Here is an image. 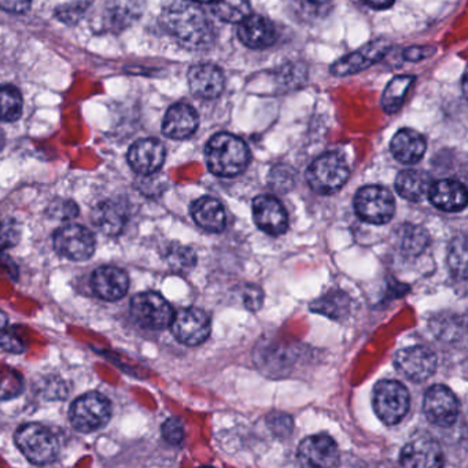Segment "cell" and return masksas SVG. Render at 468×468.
I'll use <instances>...</instances> for the list:
<instances>
[{"mask_svg":"<svg viewBox=\"0 0 468 468\" xmlns=\"http://www.w3.org/2000/svg\"><path fill=\"white\" fill-rule=\"evenodd\" d=\"M413 81H415L413 76H397L388 84L380 100V106L386 113H397L401 109L408 90L412 86Z\"/></svg>","mask_w":468,"mask_h":468,"instance_id":"cell-28","label":"cell"},{"mask_svg":"<svg viewBox=\"0 0 468 468\" xmlns=\"http://www.w3.org/2000/svg\"><path fill=\"white\" fill-rule=\"evenodd\" d=\"M168 264L175 271H187L196 265V254L186 246H174L168 251Z\"/></svg>","mask_w":468,"mask_h":468,"instance_id":"cell-33","label":"cell"},{"mask_svg":"<svg viewBox=\"0 0 468 468\" xmlns=\"http://www.w3.org/2000/svg\"><path fill=\"white\" fill-rule=\"evenodd\" d=\"M372 401L378 418L388 426L399 423L410 410V393L397 380H380L375 386Z\"/></svg>","mask_w":468,"mask_h":468,"instance_id":"cell-5","label":"cell"},{"mask_svg":"<svg viewBox=\"0 0 468 468\" xmlns=\"http://www.w3.org/2000/svg\"><path fill=\"white\" fill-rule=\"evenodd\" d=\"M165 147L157 139H141L131 146L128 163L138 174L153 175L160 171L165 161Z\"/></svg>","mask_w":468,"mask_h":468,"instance_id":"cell-16","label":"cell"},{"mask_svg":"<svg viewBox=\"0 0 468 468\" xmlns=\"http://www.w3.org/2000/svg\"><path fill=\"white\" fill-rule=\"evenodd\" d=\"M391 45L388 39H377L363 46L360 50L344 57L331 67V73L336 78L356 75L368 69L372 65L383 58L390 50Z\"/></svg>","mask_w":468,"mask_h":468,"instance_id":"cell-12","label":"cell"},{"mask_svg":"<svg viewBox=\"0 0 468 468\" xmlns=\"http://www.w3.org/2000/svg\"><path fill=\"white\" fill-rule=\"evenodd\" d=\"M306 2H309V4L311 5H314V6L323 7L325 6V5L331 4L333 0H306Z\"/></svg>","mask_w":468,"mask_h":468,"instance_id":"cell-45","label":"cell"},{"mask_svg":"<svg viewBox=\"0 0 468 468\" xmlns=\"http://www.w3.org/2000/svg\"><path fill=\"white\" fill-rule=\"evenodd\" d=\"M133 319L144 328L164 330L169 327L175 314L171 303L157 292H141L131 303Z\"/></svg>","mask_w":468,"mask_h":468,"instance_id":"cell-8","label":"cell"},{"mask_svg":"<svg viewBox=\"0 0 468 468\" xmlns=\"http://www.w3.org/2000/svg\"><path fill=\"white\" fill-rule=\"evenodd\" d=\"M163 435L172 445H179L185 438V427L176 418L168 419L163 426Z\"/></svg>","mask_w":468,"mask_h":468,"instance_id":"cell-38","label":"cell"},{"mask_svg":"<svg viewBox=\"0 0 468 468\" xmlns=\"http://www.w3.org/2000/svg\"><path fill=\"white\" fill-rule=\"evenodd\" d=\"M399 463L410 468H435L443 464L442 449L430 438H418L401 451Z\"/></svg>","mask_w":468,"mask_h":468,"instance_id":"cell-18","label":"cell"},{"mask_svg":"<svg viewBox=\"0 0 468 468\" xmlns=\"http://www.w3.org/2000/svg\"><path fill=\"white\" fill-rule=\"evenodd\" d=\"M23 95L16 87H0V122H13L23 114Z\"/></svg>","mask_w":468,"mask_h":468,"instance_id":"cell-30","label":"cell"},{"mask_svg":"<svg viewBox=\"0 0 468 468\" xmlns=\"http://www.w3.org/2000/svg\"><path fill=\"white\" fill-rule=\"evenodd\" d=\"M212 12L224 23L239 24L250 15V0H216Z\"/></svg>","mask_w":468,"mask_h":468,"instance_id":"cell-29","label":"cell"},{"mask_svg":"<svg viewBox=\"0 0 468 468\" xmlns=\"http://www.w3.org/2000/svg\"><path fill=\"white\" fill-rule=\"evenodd\" d=\"M142 10V0H111L106 9V18L112 28L122 31L141 17Z\"/></svg>","mask_w":468,"mask_h":468,"instance_id":"cell-26","label":"cell"},{"mask_svg":"<svg viewBox=\"0 0 468 468\" xmlns=\"http://www.w3.org/2000/svg\"><path fill=\"white\" fill-rule=\"evenodd\" d=\"M21 388H23V383L16 372L5 375L4 380L0 382V399H12V397L17 396L20 394Z\"/></svg>","mask_w":468,"mask_h":468,"instance_id":"cell-39","label":"cell"},{"mask_svg":"<svg viewBox=\"0 0 468 468\" xmlns=\"http://www.w3.org/2000/svg\"><path fill=\"white\" fill-rule=\"evenodd\" d=\"M355 209L358 218L366 223L382 226L393 218L394 198L388 188L367 186L356 194Z\"/></svg>","mask_w":468,"mask_h":468,"instance_id":"cell-6","label":"cell"},{"mask_svg":"<svg viewBox=\"0 0 468 468\" xmlns=\"http://www.w3.org/2000/svg\"><path fill=\"white\" fill-rule=\"evenodd\" d=\"M57 253L73 261H86L95 251V238L90 229L83 226L62 227L54 237Z\"/></svg>","mask_w":468,"mask_h":468,"instance_id":"cell-10","label":"cell"},{"mask_svg":"<svg viewBox=\"0 0 468 468\" xmlns=\"http://www.w3.org/2000/svg\"><path fill=\"white\" fill-rule=\"evenodd\" d=\"M0 347L6 352L18 355V353H24L27 346L15 331H5V333H0Z\"/></svg>","mask_w":468,"mask_h":468,"instance_id":"cell-40","label":"cell"},{"mask_svg":"<svg viewBox=\"0 0 468 468\" xmlns=\"http://www.w3.org/2000/svg\"><path fill=\"white\" fill-rule=\"evenodd\" d=\"M199 117L196 109L187 103H176L166 112L163 131L168 138L182 141L190 138L198 128Z\"/></svg>","mask_w":468,"mask_h":468,"instance_id":"cell-21","label":"cell"},{"mask_svg":"<svg viewBox=\"0 0 468 468\" xmlns=\"http://www.w3.org/2000/svg\"><path fill=\"white\" fill-rule=\"evenodd\" d=\"M166 29L177 42L191 50H201L212 45L215 28L204 10L190 0H175L164 12Z\"/></svg>","mask_w":468,"mask_h":468,"instance_id":"cell-1","label":"cell"},{"mask_svg":"<svg viewBox=\"0 0 468 468\" xmlns=\"http://www.w3.org/2000/svg\"><path fill=\"white\" fill-rule=\"evenodd\" d=\"M20 224L16 220L0 221V251L15 248L20 242Z\"/></svg>","mask_w":468,"mask_h":468,"instance_id":"cell-35","label":"cell"},{"mask_svg":"<svg viewBox=\"0 0 468 468\" xmlns=\"http://www.w3.org/2000/svg\"><path fill=\"white\" fill-rule=\"evenodd\" d=\"M124 207L113 201L102 202L92 212V221L106 235H117L124 229Z\"/></svg>","mask_w":468,"mask_h":468,"instance_id":"cell-27","label":"cell"},{"mask_svg":"<svg viewBox=\"0 0 468 468\" xmlns=\"http://www.w3.org/2000/svg\"><path fill=\"white\" fill-rule=\"evenodd\" d=\"M434 53V48H410L404 51V58L407 61L418 62L420 59L429 58Z\"/></svg>","mask_w":468,"mask_h":468,"instance_id":"cell-43","label":"cell"},{"mask_svg":"<svg viewBox=\"0 0 468 468\" xmlns=\"http://www.w3.org/2000/svg\"><path fill=\"white\" fill-rule=\"evenodd\" d=\"M92 289L105 301H119L130 289V278L117 267H101L92 273Z\"/></svg>","mask_w":468,"mask_h":468,"instance_id":"cell-19","label":"cell"},{"mask_svg":"<svg viewBox=\"0 0 468 468\" xmlns=\"http://www.w3.org/2000/svg\"><path fill=\"white\" fill-rule=\"evenodd\" d=\"M190 2H194V4H197V5H204V4L212 5L213 2H216V0H190Z\"/></svg>","mask_w":468,"mask_h":468,"instance_id":"cell-47","label":"cell"},{"mask_svg":"<svg viewBox=\"0 0 468 468\" xmlns=\"http://www.w3.org/2000/svg\"><path fill=\"white\" fill-rule=\"evenodd\" d=\"M314 311L325 316L336 317L345 316L349 309V297L342 292H330L312 305Z\"/></svg>","mask_w":468,"mask_h":468,"instance_id":"cell-31","label":"cell"},{"mask_svg":"<svg viewBox=\"0 0 468 468\" xmlns=\"http://www.w3.org/2000/svg\"><path fill=\"white\" fill-rule=\"evenodd\" d=\"M226 79L223 70L212 64H199L188 72L191 92L202 100H215L223 92Z\"/></svg>","mask_w":468,"mask_h":468,"instance_id":"cell-17","label":"cell"},{"mask_svg":"<svg viewBox=\"0 0 468 468\" xmlns=\"http://www.w3.org/2000/svg\"><path fill=\"white\" fill-rule=\"evenodd\" d=\"M6 325H7L6 314H5L4 311H0V333H2V331H5V328H6Z\"/></svg>","mask_w":468,"mask_h":468,"instance_id":"cell-46","label":"cell"},{"mask_svg":"<svg viewBox=\"0 0 468 468\" xmlns=\"http://www.w3.org/2000/svg\"><path fill=\"white\" fill-rule=\"evenodd\" d=\"M238 37L249 48H267L276 42L275 27L262 16L249 15L238 26Z\"/></svg>","mask_w":468,"mask_h":468,"instance_id":"cell-20","label":"cell"},{"mask_svg":"<svg viewBox=\"0 0 468 468\" xmlns=\"http://www.w3.org/2000/svg\"><path fill=\"white\" fill-rule=\"evenodd\" d=\"M15 440L24 456L34 464H50L58 456V440L50 429L42 424H24L16 432Z\"/></svg>","mask_w":468,"mask_h":468,"instance_id":"cell-3","label":"cell"},{"mask_svg":"<svg viewBox=\"0 0 468 468\" xmlns=\"http://www.w3.org/2000/svg\"><path fill=\"white\" fill-rule=\"evenodd\" d=\"M5 146V133L4 131H2V128H0V152H2V149H4Z\"/></svg>","mask_w":468,"mask_h":468,"instance_id":"cell-48","label":"cell"},{"mask_svg":"<svg viewBox=\"0 0 468 468\" xmlns=\"http://www.w3.org/2000/svg\"><path fill=\"white\" fill-rule=\"evenodd\" d=\"M172 333L180 344L197 346L210 335L212 324L207 312L198 308H186L175 314L171 323Z\"/></svg>","mask_w":468,"mask_h":468,"instance_id":"cell-9","label":"cell"},{"mask_svg":"<svg viewBox=\"0 0 468 468\" xmlns=\"http://www.w3.org/2000/svg\"><path fill=\"white\" fill-rule=\"evenodd\" d=\"M268 423L270 426H273V424H278L279 435H287L292 429V421L290 416L284 415V413H279V415H270L268 418Z\"/></svg>","mask_w":468,"mask_h":468,"instance_id":"cell-42","label":"cell"},{"mask_svg":"<svg viewBox=\"0 0 468 468\" xmlns=\"http://www.w3.org/2000/svg\"><path fill=\"white\" fill-rule=\"evenodd\" d=\"M430 201L443 212H460L467 205V190L456 180H440L429 190Z\"/></svg>","mask_w":468,"mask_h":468,"instance_id":"cell-22","label":"cell"},{"mask_svg":"<svg viewBox=\"0 0 468 468\" xmlns=\"http://www.w3.org/2000/svg\"><path fill=\"white\" fill-rule=\"evenodd\" d=\"M401 238L402 249L410 251V253H419L426 246V232L423 229H418V227H410V229H405L404 235Z\"/></svg>","mask_w":468,"mask_h":468,"instance_id":"cell-37","label":"cell"},{"mask_svg":"<svg viewBox=\"0 0 468 468\" xmlns=\"http://www.w3.org/2000/svg\"><path fill=\"white\" fill-rule=\"evenodd\" d=\"M431 185L429 175L416 169H408L397 176L396 190L407 201L420 202L429 196Z\"/></svg>","mask_w":468,"mask_h":468,"instance_id":"cell-25","label":"cell"},{"mask_svg":"<svg viewBox=\"0 0 468 468\" xmlns=\"http://www.w3.org/2000/svg\"><path fill=\"white\" fill-rule=\"evenodd\" d=\"M298 462L305 467H336L339 464V452L335 441L327 434L306 438L298 448Z\"/></svg>","mask_w":468,"mask_h":468,"instance_id":"cell-14","label":"cell"},{"mask_svg":"<svg viewBox=\"0 0 468 468\" xmlns=\"http://www.w3.org/2000/svg\"><path fill=\"white\" fill-rule=\"evenodd\" d=\"M205 157L213 175L234 177L248 168L250 152L242 139L231 133H218L207 142Z\"/></svg>","mask_w":468,"mask_h":468,"instance_id":"cell-2","label":"cell"},{"mask_svg":"<svg viewBox=\"0 0 468 468\" xmlns=\"http://www.w3.org/2000/svg\"><path fill=\"white\" fill-rule=\"evenodd\" d=\"M193 218L207 232H221L226 229L227 216L223 205L218 199L202 197L191 207Z\"/></svg>","mask_w":468,"mask_h":468,"instance_id":"cell-24","label":"cell"},{"mask_svg":"<svg viewBox=\"0 0 468 468\" xmlns=\"http://www.w3.org/2000/svg\"><path fill=\"white\" fill-rule=\"evenodd\" d=\"M112 418L111 401L100 393L79 397L70 408V421L81 432H91L106 426Z\"/></svg>","mask_w":468,"mask_h":468,"instance_id":"cell-7","label":"cell"},{"mask_svg":"<svg viewBox=\"0 0 468 468\" xmlns=\"http://www.w3.org/2000/svg\"><path fill=\"white\" fill-rule=\"evenodd\" d=\"M31 7V0H0V9L15 15H23Z\"/></svg>","mask_w":468,"mask_h":468,"instance_id":"cell-41","label":"cell"},{"mask_svg":"<svg viewBox=\"0 0 468 468\" xmlns=\"http://www.w3.org/2000/svg\"><path fill=\"white\" fill-rule=\"evenodd\" d=\"M423 410L429 421L438 427H451L459 416V401L451 388L434 385L426 391Z\"/></svg>","mask_w":468,"mask_h":468,"instance_id":"cell-11","label":"cell"},{"mask_svg":"<svg viewBox=\"0 0 468 468\" xmlns=\"http://www.w3.org/2000/svg\"><path fill=\"white\" fill-rule=\"evenodd\" d=\"M349 177L346 160L338 153H325L317 157L306 171L312 190L322 196L336 193Z\"/></svg>","mask_w":468,"mask_h":468,"instance_id":"cell-4","label":"cell"},{"mask_svg":"<svg viewBox=\"0 0 468 468\" xmlns=\"http://www.w3.org/2000/svg\"><path fill=\"white\" fill-rule=\"evenodd\" d=\"M449 267L457 278L467 275V242L464 237L456 238L452 243L448 257Z\"/></svg>","mask_w":468,"mask_h":468,"instance_id":"cell-32","label":"cell"},{"mask_svg":"<svg viewBox=\"0 0 468 468\" xmlns=\"http://www.w3.org/2000/svg\"><path fill=\"white\" fill-rule=\"evenodd\" d=\"M367 6L375 10H386L393 6L394 0H363Z\"/></svg>","mask_w":468,"mask_h":468,"instance_id":"cell-44","label":"cell"},{"mask_svg":"<svg viewBox=\"0 0 468 468\" xmlns=\"http://www.w3.org/2000/svg\"><path fill=\"white\" fill-rule=\"evenodd\" d=\"M390 150L397 161L413 165L423 158L426 153V141L416 131L404 128L391 139Z\"/></svg>","mask_w":468,"mask_h":468,"instance_id":"cell-23","label":"cell"},{"mask_svg":"<svg viewBox=\"0 0 468 468\" xmlns=\"http://www.w3.org/2000/svg\"><path fill=\"white\" fill-rule=\"evenodd\" d=\"M394 364L399 374L419 383L434 375L437 358L429 347L410 346L397 353Z\"/></svg>","mask_w":468,"mask_h":468,"instance_id":"cell-13","label":"cell"},{"mask_svg":"<svg viewBox=\"0 0 468 468\" xmlns=\"http://www.w3.org/2000/svg\"><path fill=\"white\" fill-rule=\"evenodd\" d=\"M79 215V207L70 199H56L48 209V216L53 220H73Z\"/></svg>","mask_w":468,"mask_h":468,"instance_id":"cell-34","label":"cell"},{"mask_svg":"<svg viewBox=\"0 0 468 468\" xmlns=\"http://www.w3.org/2000/svg\"><path fill=\"white\" fill-rule=\"evenodd\" d=\"M253 218L265 234L279 237L289 227V215L275 197L260 196L253 201Z\"/></svg>","mask_w":468,"mask_h":468,"instance_id":"cell-15","label":"cell"},{"mask_svg":"<svg viewBox=\"0 0 468 468\" xmlns=\"http://www.w3.org/2000/svg\"><path fill=\"white\" fill-rule=\"evenodd\" d=\"M89 9V2H72V4L62 5L56 10V16L62 23L73 24L80 21Z\"/></svg>","mask_w":468,"mask_h":468,"instance_id":"cell-36","label":"cell"}]
</instances>
